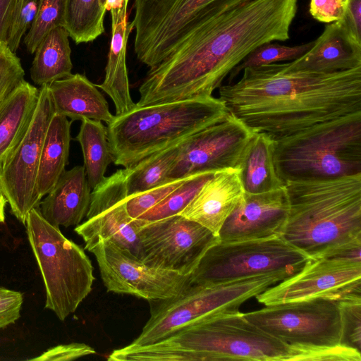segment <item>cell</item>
Instances as JSON below:
<instances>
[{"label": "cell", "instance_id": "6da1fadb", "mask_svg": "<svg viewBox=\"0 0 361 361\" xmlns=\"http://www.w3.org/2000/svg\"><path fill=\"white\" fill-rule=\"evenodd\" d=\"M298 0H251L212 17L151 68L136 106L212 96L257 47L290 38Z\"/></svg>", "mask_w": 361, "mask_h": 361}, {"label": "cell", "instance_id": "7a4b0ae2", "mask_svg": "<svg viewBox=\"0 0 361 361\" xmlns=\"http://www.w3.org/2000/svg\"><path fill=\"white\" fill-rule=\"evenodd\" d=\"M218 98L253 133L277 140L361 112V66L332 73L291 71L284 63L246 68L219 87Z\"/></svg>", "mask_w": 361, "mask_h": 361}, {"label": "cell", "instance_id": "3957f363", "mask_svg": "<svg viewBox=\"0 0 361 361\" xmlns=\"http://www.w3.org/2000/svg\"><path fill=\"white\" fill-rule=\"evenodd\" d=\"M290 346L251 323L239 310L192 322L151 344L113 350L109 361H286Z\"/></svg>", "mask_w": 361, "mask_h": 361}, {"label": "cell", "instance_id": "277c9868", "mask_svg": "<svg viewBox=\"0 0 361 361\" xmlns=\"http://www.w3.org/2000/svg\"><path fill=\"white\" fill-rule=\"evenodd\" d=\"M288 212L281 237L310 258L361 240V174L285 183Z\"/></svg>", "mask_w": 361, "mask_h": 361}, {"label": "cell", "instance_id": "5b68a950", "mask_svg": "<svg viewBox=\"0 0 361 361\" xmlns=\"http://www.w3.org/2000/svg\"><path fill=\"white\" fill-rule=\"evenodd\" d=\"M228 110L213 96L135 106L107 124L113 162L128 168L180 144L213 124Z\"/></svg>", "mask_w": 361, "mask_h": 361}, {"label": "cell", "instance_id": "8992f818", "mask_svg": "<svg viewBox=\"0 0 361 361\" xmlns=\"http://www.w3.org/2000/svg\"><path fill=\"white\" fill-rule=\"evenodd\" d=\"M273 160L284 184L361 174V112L274 140Z\"/></svg>", "mask_w": 361, "mask_h": 361}, {"label": "cell", "instance_id": "52a82bcc", "mask_svg": "<svg viewBox=\"0 0 361 361\" xmlns=\"http://www.w3.org/2000/svg\"><path fill=\"white\" fill-rule=\"evenodd\" d=\"M25 226L45 287V308L63 321L92 290V262L81 247L42 216L39 207L30 210Z\"/></svg>", "mask_w": 361, "mask_h": 361}, {"label": "cell", "instance_id": "ba28073f", "mask_svg": "<svg viewBox=\"0 0 361 361\" xmlns=\"http://www.w3.org/2000/svg\"><path fill=\"white\" fill-rule=\"evenodd\" d=\"M287 278L276 272L221 284L190 283L176 296L150 302V317L130 345L151 344L206 317L239 310L243 302Z\"/></svg>", "mask_w": 361, "mask_h": 361}, {"label": "cell", "instance_id": "9c48e42d", "mask_svg": "<svg viewBox=\"0 0 361 361\" xmlns=\"http://www.w3.org/2000/svg\"><path fill=\"white\" fill-rule=\"evenodd\" d=\"M251 0H134V49L152 68L205 20Z\"/></svg>", "mask_w": 361, "mask_h": 361}, {"label": "cell", "instance_id": "30bf717a", "mask_svg": "<svg viewBox=\"0 0 361 361\" xmlns=\"http://www.w3.org/2000/svg\"><path fill=\"white\" fill-rule=\"evenodd\" d=\"M310 257L281 236L224 243L205 252L190 274V283L221 284L269 273L296 274Z\"/></svg>", "mask_w": 361, "mask_h": 361}, {"label": "cell", "instance_id": "8fae6325", "mask_svg": "<svg viewBox=\"0 0 361 361\" xmlns=\"http://www.w3.org/2000/svg\"><path fill=\"white\" fill-rule=\"evenodd\" d=\"M244 315L288 345L341 344L342 322L337 300L318 298L271 305Z\"/></svg>", "mask_w": 361, "mask_h": 361}, {"label": "cell", "instance_id": "7c38bea8", "mask_svg": "<svg viewBox=\"0 0 361 361\" xmlns=\"http://www.w3.org/2000/svg\"><path fill=\"white\" fill-rule=\"evenodd\" d=\"M54 109L47 85L39 88L32 122L20 142L0 161V192L12 214L25 225L27 215L42 201L37 178L42 144Z\"/></svg>", "mask_w": 361, "mask_h": 361}, {"label": "cell", "instance_id": "4fadbf2b", "mask_svg": "<svg viewBox=\"0 0 361 361\" xmlns=\"http://www.w3.org/2000/svg\"><path fill=\"white\" fill-rule=\"evenodd\" d=\"M140 259L152 267L190 275L219 239L210 231L180 214L145 221L138 230Z\"/></svg>", "mask_w": 361, "mask_h": 361}, {"label": "cell", "instance_id": "5bb4252c", "mask_svg": "<svg viewBox=\"0 0 361 361\" xmlns=\"http://www.w3.org/2000/svg\"><path fill=\"white\" fill-rule=\"evenodd\" d=\"M90 252L95 256L101 278L109 292L154 302L176 296L190 283V275L148 265L110 240L100 241Z\"/></svg>", "mask_w": 361, "mask_h": 361}, {"label": "cell", "instance_id": "9a60e30c", "mask_svg": "<svg viewBox=\"0 0 361 361\" xmlns=\"http://www.w3.org/2000/svg\"><path fill=\"white\" fill-rule=\"evenodd\" d=\"M254 133L233 114L226 113L180 144L166 178L177 180L204 172L238 169Z\"/></svg>", "mask_w": 361, "mask_h": 361}, {"label": "cell", "instance_id": "2e32d148", "mask_svg": "<svg viewBox=\"0 0 361 361\" xmlns=\"http://www.w3.org/2000/svg\"><path fill=\"white\" fill-rule=\"evenodd\" d=\"M126 168L118 169L93 189L86 221L75 228L90 250L100 241L110 240L140 259V219L131 218L126 209L128 198Z\"/></svg>", "mask_w": 361, "mask_h": 361}, {"label": "cell", "instance_id": "e0dca14e", "mask_svg": "<svg viewBox=\"0 0 361 361\" xmlns=\"http://www.w3.org/2000/svg\"><path fill=\"white\" fill-rule=\"evenodd\" d=\"M352 293H361V262L319 257L255 298L267 306L318 298L338 300Z\"/></svg>", "mask_w": 361, "mask_h": 361}, {"label": "cell", "instance_id": "ac0fdd59", "mask_svg": "<svg viewBox=\"0 0 361 361\" xmlns=\"http://www.w3.org/2000/svg\"><path fill=\"white\" fill-rule=\"evenodd\" d=\"M288 212L285 186L267 192L244 193L218 234L231 243L281 236Z\"/></svg>", "mask_w": 361, "mask_h": 361}, {"label": "cell", "instance_id": "d6986e66", "mask_svg": "<svg viewBox=\"0 0 361 361\" xmlns=\"http://www.w3.org/2000/svg\"><path fill=\"white\" fill-rule=\"evenodd\" d=\"M244 193L238 169L218 171L180 214L198 223L218 237L223 224Z\"/></svg>", "mask_w": 361, "mask_h": 361}, {"label": "cell", "instance_id": "ffe728a7", "mask_svg": "<svg viewBox=\"0 0 361 361\" xmlns=\"http://www.w3.org/2000/svg\"><path fill=\"white\" fill-rule=\"evenodd\" d=\"M284 63L288 70L319 73L350 70L361 66V44L338 20L325 27L309 51Z\"/></svg>", "mask_w": 361, "mask_h": 361}, {"label": "cell", "instance_id": "44dd1931", "mask_svg": "<svg viewBox=\"0 0 361 361\" xmlns=\"http://www.w3.org/2000/svg\"><path fill=\"white\" fill-rule=\"evenodd\" d=\"M91 189L84 166L65 171L40 202L39 212L54 226H78L87 212Z\"/></svg>", "mask_w": 361, "mask_h": 361}, {"label": "cell", "instance_id": "7402d4cb", "mask_svg": "<svg viewBox=\"0 0 361 361\" xmlns=\"http://www.w3.org/2000/svg\"><path fill=\"white\" fill-rule=\"evenodd\" d=\"M55 113L75 120L91 119L107 124L114 118L97 86L76 73L47 85Z\"/></svg>", "mask_w": 361, "mask_h": 361}, {"label": "cell", "instance_id": "603a6c76", "mask_svg": "<svg viewBox=\"0 0 361 361\" xmlns=\"http://www.w3.org/2000/svg\"><path fill=\"white\" fill-rule=\"evenodd\" d=\"M128 4L110 11L111 39L105 68L104 80L97 87L106 93L114 102L116 115H122L135 106L129 86L126 66V47L128 36L133 29L127 21Z\"/></svg>", "mask_w": 361, "mask_h": 361}, {"label": "cell", "instance_id": "cb8c5ba5", "mask_svg": "<svg viewBox=\"0 0 361 361\" xmlns=\"http://www.w3.org/2000/svg\"><path fill=\"white\" fill-rule=\"evenodd\" d=\"M39 95L25 80L0 103V161L20 142L35 115Z\"/></svg>", "mask_w": 361, "mask_h": 361}, {"label": "cell", "instance_id": "d4e9b609", "mask_svg": "<svg viewBox=\"0 0 361 361\" xmlns=\"http://www.w3.org/2000/svg\"><path fill=\"white\" fill-rule=\"evenodd\" d=\"M72 121L54 113L44 139L37 178L39 199L47 195L66 171L68 163Z\"/></svg>", "mask_w": 361, "mask_h": 361}, {"label": "cell", "instance_id": "484cf974", "mask_svg": "<svg viewBox=\"0 0 361 361\" xmlns=\"http://www.w3.org/2000/svg\"><path fill=\"white\" fill-rule=\"evenodd\" d=\"M274 140L255 133L240 161L238 169L245 192L258 194L283 188L273 160Z\"/></svg>", "mask_w": 361, "mask_h": 361}, {"label": "cell", "instance_id": "4316f807", "mask_svg": "<svg viewBox=\"0 0 361 361\" xmlns=\"http://www.w3.org/2000/svg\"><path fill=\"white\" fill-rule=\"evenodd\" d=\"M68 37L66 29L61 26L52 30L39 44L30 68V78L36 85H49L72 74Z\"/></svg>", "mask_w": 361, "mask_h": 361}, {"label": "cell", "instance_id": "83f0119b", "mask_svg": "<svg viewBox=\"0 0 361 361\" xmlns=\"http://www.w3.org/2000/svg\"><path fill=\"white\" fill-rule=\"evenodd\" d=\"M76 140L80 143L84 159L87 181L92 189L104 179L113 157L108 140L107 129L102 121L91 119L81 121Z\"/></svg>", "mask_w": 361, "mask_h": 361}, {"label": "cell", "instance_id": "f1b7e54d", "mask_svg": "<svg viewBox=\"0 0 361 361\" xmlns=\"http://www.w3.org/2000/svg\"><path fill=\"white\" fill-rule=\"evenodd\" d=\"M180 144L155 152L126 168L128 197L173 180H169L166 175L178 155Z\"/></svg>", "mask_w": 361, "mask_h": 361}, {"label": "cell", "instance_id": "f546056e", "mask_svg": "<svg viewBox=\"0 0 361 361\" xmlns=\"http://www.w3.org/2000/svg\"><path fill=\"white\" fill-rule=\"evenodd\" d=\"M106 11L101 0H66L64 27L76 44L92 42L104 31Z\"/></svg>", "mask_w": 361, "mask_h": 361}, {"label": "cell", "instance_id": "4dcf8cb0", "mask_svg": "<svg viewBox=\"0 0 361 361\" xmlns=\"http://www.w3.org/2000/svg\"><path fill=\"white\" fill-rule=\"evenodd\" d=\"M214 172H204L185 178L157 205L138 219L152 221L180 214Z\"/></svg>", "mask_w": 361, "mask_h": 361}, {"label": "cell", "instance_id": "1f68e13d", "mask_svg": "<svg viewBox=\"0 0 361 361\" xmlns=\"http://www.w3.org/2000/svg\"><path fill=\"white\" fill-rule=\"evenodd\" d=\"M66 0H39L35 18L24 38L28 52L34 54L39 44L54 28L64 27Z\"/></svg>", "mask_w": 361, "mask_h": 361}, {"label": "cell", "instance_id": "d6a6232c", "mask_svg": "<svg viewBox=\"0 0 361 361\" xmlns=\"http://www.w3.org/2000/svg\"><path fill=\"white\" fill-rule=\"evenodd\" d=\"M313 44L314 41L294 47L271 44V42L264 44L250 53L240 64L231 71L228 78V84L234 82L239 74L246 68L297 59L309 51Z\"/></svg>", "mask_w": 361, "mask_h": 361}, {"label": "cell", "instance_id": "836d02e7", "mask_svg": "<svg viewBox=\"0 0 361 361\" xmlns=\"http://www.w3.org/2000/svg\"><path fill=\"white\" fill-rule=\"evenodd\" d=\"M288 360L361 361L360 351L343 344L334 345H289Z\"/></svg>", "mask_w": 361, "mask_h": 361}, {"label": "cell", "instance_id": "e575fe53", "mask_svg": "<svg viewBox=\"0 0 361 361\" xmlns=\"http://www.w3.org/2000/svg\"><path fill=\"white\" fill-rule=\"evenodd\" d=\"M342 322L341 343L361 350V297L352 293L338 300Z\"/></svg>", "mask_w": 361, "mask_h": 361}, {"label": "cell", "instance_id": "d590c367", "mask_svg": "<svg viewBox=\"0 0 361 361\" xmlns=\"http://www.w3.org/2000/svg\"><path fill=\"white\" fill-rule=\"evenodd\" d=\"M24 75L20 59L0 42V103L24 80Z\"/></svg>", "mask_w": 361, "mask_h": 361}, {"label": "cell", "instance_id": "8d00e7d4", "mask_svg": "<svg viewBox=\"0 0 361 361\" xmlns=\"http://www.w3.org/2000/svg\"><path fill=\"white\" fill-rule=\"evenodd\" d=\"M185 178L173 180L141 193L128 197L126 205L129 216L133 219H138L145 212L164 200Z\"/></svg>", "mask_w": 361, "mask_h": 361}, {"label": "cell", "instance_id": "74e56055", "mask_svg": "<svg viewBox=\"0 0 361 361\" xmlns=\"http://www.w3.org/2000/svg\"><path fill=\"white\" fill-rule=\"evenodd\" d=\"M91 346L81 343L61 344L49 348L40 355L29 359L32 361H65L95 354Z\"/></svg>", "mask_w": 361, "mask_h": 361}, {"label": "cell", "instance_id": "f35d334b", "mask_svg": "<svg viewBox=\"0 0 361 361\" xmlns=\"http://www.w3.org/2000/svg\"><path fill=\"white\" fill-rule=\"evenodd\" d=\"M38 4L39 0H31L23 4L6 43L13 53L16 52L23 36L30 29L37 13Z\"/></svg>", "mask_w": 361, "mask_h": 361}, {"label": "cell", "instance_id": "ab89813d", "mask_svg": "<svg viewBox=\"0 0 361 361\" xmlns=\"http://www.w3.org/2000/svg\"><path fill=\"white\" fill-rule=\"evenodd\" d=\"M23 302L21 293L0 286V329L19 319Z\"/></svg>", "mask_w": 361, "mask_h": 361}, {"label": "cell", "instance_id": "60d3db41", "mask_svg": "<svg viewBox=\"0 0 361 361\" xmlns=\"http://www.w3.org/2000/svg\"><path fill=\"white\" fill-rule=\"evenodd\" d=\"M346 0H310L309 11L317 20L331 23L343 18Z\"/></svg>", "mask_w": 361, "mask_h": 361}, {"label": "cell", "instance_id": "b9f144b4", "mask_svg": "<svg viewBox=\"0 0 361 361\" xmlns=\"http://www.w3.org/2000/svg\"><path fill=\"white\" fill-rule=\"evenodd\" d=\"M24 0H0V42L7 43Z\"/></svg>", "mask_w": 361, "mask_h": 361}, {"label": "cell", "instance_id": "7bdbcfd3", "mask_svg": "<svg viewBox=\"0 0 361 361\" xmlns=\"http://www.w3.org/2000/svg\"><path fill=\"white\" fill-rule=\"evenodd\" d=\"M340 21L352 37L361 44V0H346L345 13Z\"/></svg>", "mask_w": 361, "mask_h": 361}, {"label": "cell", "instance_id": "ee69618b", "mask_svg": "<svg viewBox=\"0 0 361 361\" xmlns=\"http://www.w3.org/2000/svg\"><path fill=\"white\" fill-rule=\"evenodd\" d=\"M7 201L3 194L0 192V224L5 221V207Z\"/></svg>", "mask_w": 361, "mask_h": 361}, {"label": "cell", "instance_id": "f6af8a7d", "mask_svg": "<svg viewBox=\"0 0 361 361\" xmlns=\"http://www.w3.org/2000/svg\"><path fill=\"white\" fill-rule=\"evenodd\" d=\"M101 1H102V4H103L104 5H105V0H101ZM104 7H105V6H104Z\"/></svg>", "mask_w": 361, "mask_h": 361}, {"label": "cell", "instance_id": "bcb514c9", "mask_svg": "<svg viewBox=\"0 0 361 361\" xmlns=\"http://www.w3.org/2000/svg\"><path fill=\"white\" fill-rule=\"evenodd\" d=\"M31 1V0H24V1H23V4H24V3H25V2H27V1Z\"/></svg>", "mask_w": 361, "mask_h": 361}]
</instances>
